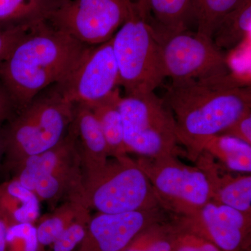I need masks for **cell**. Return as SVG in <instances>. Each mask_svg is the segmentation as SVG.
<instances>
[{"instance_id":"1","label":"cell","mask_w":251,"mask_h":251,"mask_svg":"<svg viewBox=\"0 0 251 251\" xmlns=\"http://www.w3.org/2000/svg\"><path fill=\"white\" fill-rule=\"evenodd\" d=\"M162 99L174 117L185 156L194 163L206 140L251 111V87H241L229 74L209 80L172 82Z\"/></svg>"},{"instance_id":"2","label":"cell","mask_w":251,"mask_h":251,"mask_svg":"<svg viewBox=\"0 0 251 251\" xmlns=\"http://www.w3.org/2000/svg\"><path fill=\"white\" fill-rule=\"evenodd\" d=\"M89 46L44 22L31 27L0 63V82L16 110L69 75Z\"/></svg>"},{"instance_id":"3","label":"cell","mask_w":251,"mask_h":251,"mask_svg":"<svg viewBox=\"0 0 251 251\" xmlns=\"http://www.w3.org/2000/svg\"><path fill=\"white\" fill-rule=\"evenodd\" d=\"M18 111L2 128L4 151L30 156L52 150L62 141L72 124L74 104L56 83L41 91Z\"/></svg>"},{"instance_id":"4","label":"cell","mask_w":251,"mask_h":251,"mask_svg":"<svg viewBox=\"0 0 251 251\" xmlns=\"http://www.w3.org/2000/svg\"><path fill=\"white\" fill-rule=\"evenodd\" d=\"M120 87L126 96L149 93L164 80L161 43L150 16L137 5L112 39Z\"/></svg>"},{"instance_id":"5","label":"cell","mask_w":251,"mask_h":251,"mask_svg":"<svg viewBox=\"0 0 251 251\" xmlns=\"http://www.w3.org/2000/svg\"><path fill=\"white\" fill-rule=\"evenodd\" d=\"M118 107L127 153L153 158L185 156L173 113L154 92L121 97Z\"/></svg>"},{"instance_id":"6","label":"cell","mask_w":251,"mask_h":251,"mask_svg":"<svg viewBox=\"0 0 251 251\" xmlns=\"http://www.w3.org/2000/svg\"><path fill=\"white\" fill-rule=\"evenodd\" d=\"M135 162L150 180L160 205L172 215L189 217L211 201L205 175L179 157L139 156Z\"/></svg>"},{"instance_id":"7","label":"cell","mask_w":251,"mask_h":251,"mask_svg":"<svg viewBox=\"0 0 251 251\" xmlns=\"http://www.w3.org/2000/svg\"><path fill=\"white\" fill-rule=\"evenodd\" d=\"M115 158L91 175L92 206L105 214L161 207L150 180L136 162L126 155Z\"/></svg>"},{"instance_id":"8","label":"cell","mask_w":251,"mask_h":251,"mask_svg":"<svg viewBox=\"0 0 251 251\" xmlns=\"http://www.w3.org/2000/svg\"><path fill=\"white\" fill-rule=\"evenodd\" d=\"M158 36L163 74L172 82L209 80L229 74L226 54L212 39L188 29Z\"/></svg>"},{"instance_id":"9","label":"cell","mask_w":251,"mask_h":251,"mask_svg":"<svg viewBox=\"0 0 251 251\" xmlns=\"http://www.w3.org/2000/svg\"><path fill=\"white\" fill-rule=\"evenodd\" d=\"M135 6L131 0H69L48 22L85 45H99L112 39Z\"/></svg>"},{"instance_id":"10","label":"cell","mask_w":251,"mask_h":251,"mask_svg":"<svg viewBox=\"0 0 251 251\" xmlns=\"http://www.w3.org/2000/svg\"><path fill=\"white\" fill-rule=\"evenodd\" d=\"M57 85L71 103L90 108L120 93V77L112 39L89 46L72 72Z\"/></svg>"},{"instance_id":"11","label":"cell","mask_w":251,"mask_h":251,"mask_svg":"<svg viewBox=\"0 0 251 251\" xmlns=\"http://www.w3.org/2000/svg\"><path fill=\"white\" fill-rule=\"evenodd\" d=\"M222 251H251V216L211 200L193 216L179 217Z\"/></svg>"},{"instance_id":"12","label":"cell","mask_w":251,"mask_h":251,"mask_svg":"<svg viewBox=\"0 0 251 251\" xmlns=\"http://www.w3.org/2000/svg\"><path fill=\"white\" fill-rule=\"evenodd\" d=\"M171 216L162 207L117 214L99 213L89 227L94 251H124L145 229Z\"/></svg>"},{"instance_id":"13","label":"cell","mask_w":251,"mask_h":251,"mask_svg":"<svg viewBox=\"0 0 251 251\" xmlns=\"http://www.w3.org/2000/svg\"><path fill=\"white\" fill-rule=\"evenodd\" d=\"M195 163L205 175L212 201L251 216V174L227 171L204 151Z\"/></svg>"},{"instance_id":"14","label":"cell","mask_w":251,"mask_h":251,"mask_svg":"<svg viewBox=\"0 0 251 251\" xmlns=\"http://www.w3.org/2000/svg\"><path fill=\"white\" fill-rule=\"evenodd\" d=\"M69 128L75 138H80L89 156L91 175L101 171L108 162V148L92 109L81 104H74V115Z\"/></svg>"},{"instance_id":"15","label":"cell","mask_w":251,"mask_h":251,"mask_svg":"<svg viewBox=\"0 0 251 251\" xmlns=\"http://www.w3.org/2000/svg\"><path fill=\"white\" fill-rule=\"evenodd\" d=\"M69 0H0V29L31 28L47 22Z\"/></svg>"},{"instance_id":"16","label":"cell","mask_w":251,"mask_h":251,"mask_svg":"<svg viewBox=\"0 0 251 251\" xmlns=\"http://www.w3.org/2000/svg\"><path fill=\"white\" fill-rule=\"evenodd\" d=\"M203 151L211 155L227 171L251 174V145L242 140L230 135H214L206 140Z\"/></svg>"},{"instance_id":"17","label":"cell","mask_w":251,"mask_h":251,"mask_svg":"<svg viewBox=\"0 0 251 251\" xmlns=\"http://www.w3.org/2000/svg\"><path fill=\"white\" fill-rule=\"evenodd\" d=\"M148 10L150 23L159 35L187 30L191 0H148Z\"/></svg>"},{"instance_id":"18","label":"cell","mask_w":251,"mask_h":251,"mask_svg":"<svg viewBox=\"0 0 251 251\" xmlns=\"http://www.w3.org/2000/svg\"><path fill=\"white\" fill-rule=\"evenodd\" d=\"M250 37L251 0H245L221 20L211 39L218 49L229 51Z\"/></svg>"},{"instance_id":"19","label":"cell","mask_w":251,"mask_h":251,"mask_svg":"<svg viewBox=\"0 0 251 251\" xmlns=\"http://www.w3.org/2000/svg\"><path fill=\"white\" fill-rule=\"evenodd\" d=\"M122 96L120 93L92 108L99 122L107 148L108 154L115 158L126 156V149L125 143V132L121 113L118 103Z\"/></svg>"},{"instance_id":"20","label":"cell","mask_w":251,"mask_h":251,"mask_svg":"<svg viewBox=\"0 0 251 251\" xmlns=\"http://www.w3.org/2000/svg\"><path fill=\"white\" fill-rule=\"evenodd\" d=\"M245 0H191V18L196 21L197 32L211 39L218 25Z\"/></svg>"},{"instance_id":"21","label":"cell","mask_w":251,"mask_h":251,"mask_svg":"<svg viewBox=\"0 0 251 251\" xmlns=\"http://www.w3.org/2000/svg\"><path fill=\"white\" fill-rule=\"evenodd\" d=\"M175 237V223L172 215L145 229L124 251H173Z\"/></svg>"},{"instance_id":"22","label":"cell","mask_w":251,"mask_h":251,"mask_svg":"<svg viewBox=\"0 0 251 251\" xmlns=\"http://www.w3.org/2000/svg\"><path fill=\"white\" fill-rule=\"evenodd\" d=\"M2 189L9 196L21 202L19 208L11 211L9 219L12 216V219L18 224H31L39 218L40 206L34 191L24 187L18 180L8 183Z\"/></svg>"},{"instance_id":"23","label":"cell","mask_w":251,"mask_h":251,"mask_svg":"<svg viewBox=\"0 0 251 251\" xmlns=\"http://www.w3.org/2000/svg\"><path fill=\"white\" fill-rule=\"evenodd\" d=\"M57 147V146H56ZM55 148L45 152L28 157L18 181L28 190L34 191L36 179L42 175L53 174L58 164Z\"/></svg>"},{"instance_id":"24","label":"cell","mask_w":251,"mask_h":251,"mask_svg":"<svg viewBox=\"0 0 251 251\" xmlns=\"http://www.w3.org/2000/svg\"><path fill=\"white\" fill-rule=\"evenodd\" d=\"M251 38L226 54L229 76L241 87H251Z\"/></svg>"},{"instance_id":"25","label":"cell","mask_w":251,"mask_h":251,"mask_svg":"<svg viewBox=\"0 0 251 251\" xmlns=\"http://www.w3.org/2000/svg\"><path fill=\"white\" fill-rule=\"evenodd\" d=\"M173 219L175 223L173 251H222L210 241L188 227L179 218L173 216Z\"/></svg>"},{"instance_id":"26","label":"cell","mask_w":251,"mask_h":251,"mask_svg":"<svg viewBox=\"0 0 251 251\" xmlns=\"http://www.w3.org/2000/svg\"><path fill=\"white\" fill-rule=\"evenodd\" d=\"M23 239L25 242L24 251H37L39 241L36 227L32 224H16L10 225L6 232V244L14 241Z\"/></svg>"},{"instance_id":"27","label":"cell","mask_w":251,"mask_h":251,"mask_svg":"<svg viewBox=\"0 0 251 251\" xmlns=\"http://www.w3.org/2000/svg\"><path fill=\"white\" fill-rule=\"evenodd\" d=\"M86 235L85 229L82 225L74 224L66 227L60 236L54 242V251H72L80 244Z\"/></svg>"},{"instance_id":"28","label":"cell","mask_w":251,"mask_h":251,"mask_svg":"<svg viewBox=\"0 0 251 251\" xmlns=\"http://www.w3.org/2000/svg\"><path fill=\"white\" fill-rule=\"evenodd\" d=\"M65 228L64 221L61 218L55 216L45 220L36 228L39 244L44 246L53 244Z\"/></svg>"},{"instance_id":"29","label":"cell","mask_w":251,"mask_h":251,"mask_svg":"<svg viewBox=\"0 0 251 251\" xmlns=\"http://www.w3.org/2000/svg\"><path fill=\"white\" fill-rule=\"evenodd\" d=\"M31 28H18L6 30L0 29V63L7 57L13 48Z\"/></svg>"},{"instance_id":"30","label":"cell","mask_w":251,"mask_h":251,"mask_svg":"<svg viewBox=\"0 0 251 251\" xmlns=\"http://www.w3.org/2000/svg\"><path fill=\"white\" fill-rule=\"evenodd\" d=\"M220 134L230 135L251 145V111L244 114Z\"/></svg>"},{"instance_id":"31","label":"cell","mask_w":251,"mask_h":251,"mask_svg":"<svg viewBox=\"0 0 251 251\" xmlns=\"http://www.w3.org/2000/svg\"><path fill=\"white\" fill-rule=\"evenodd\" d=\"M60 184L53 174H47L39 176L36 179L34 191L39 197L50 199L58 193Z\"/></svg>"},{"instance_id":"32","label":"cell","mask_w":251,"mask_h":251,"mask_svg":"<svg viewBox=\"0 0 251 251\" xmlns=\"http://www.w3.org/2000/svg\"><path fill=\"white\" fill-rule=\"evenodd\" d=\"M16 106L7 91L0 82V124L9 121L16 113Z\"/></svg>"},{"instance_id":"33","label":"cell","mask_w":251,"mask_h":251,"mask_svg":"<svg viewBox=\"0 0 251 251\" xmlns=\"http://www.w3.org/2000/svg\"><path fill=\"white\" fill-rule=\"evenodd\" d=\"M143 14L149 16L148 0H131Z\"/></svg>"},{"instance_id":"34","label":"cell","mask_w":251,"mask_h":251,"mask_svg":"<svg viewBox=\"0 0 251 251\" xmlns=\"http://www.w3.org/2000/svg\"><path fill=\"white\" fill-rule=\"evenodd\" d=\"M4 151V139H3L2 128H0V156Z\"/></svg>"}]
</instances>
